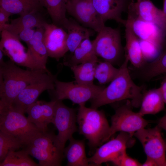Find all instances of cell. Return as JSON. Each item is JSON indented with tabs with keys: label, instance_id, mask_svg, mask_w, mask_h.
<instances>
[{
	"label": "cell",
	"instance_id": "cell-1",
	"mask_svg": "<svg viewBox=\"0 0 166 166\" xmlns=\"http://www.w3.org/2000/svg\"><path fill=\"white\" fill-rule=\"evenodd\" d=\"M49 72L24 70L10 60L0 65V114L10 108L14 99L23 89Z\"/></svg>",
	"mask_w": 166,
	"mask_h": 166
},
{
	"label": "cell",
	"instance_id": "cell-2",
	"mask_svg": "<svg viewBox=\"0 0 166 166\" xmlns=\"http://www.w3.org/2000/svg\"><path fill=\"white\" fill-rule=\"evenodd\" d=\"M129 60H125L119 68V72L110 84L104 88L97 96L91 100V107L98 108L117 101L130 99L132 105L136 107L141 105L143 94L142 86L133 81L128 69Z\"/></svg>",
	"mask_w": 166,
	"mask_h": 166
},
{
	"label": "cell",
	"instance_id": "cell-3",
	"mask_svg": "<svg viewBox=\"0 0 166 166\" xmlns=\"http://www.w3.org/2000/svg\"><path fill=\"white\" fill-rule=\"evenodd\" d=\"M77 118L79 132L90 148H97L107 141L110 126L103 111L79 105Z\"/></svg>",
	"mask_w": 166,
	"mask_h": 166
},
{
	"label": "cell",
	"instance_id": "cell-4",
	"mask_svg": "<svg viewBox=\"0 0 166 166\" xmlns=\"http://www.w3.org/2000/svg\"><path fill=\"white\" fill-rule=\"evenodd\" d=\"M64 148L57 135L48 129L41 131L22 147L38 160L40 166H61Z\"/></svg>",
	"mask_w": 166,
	"mask_h": 166
},
{
	"label": "cell",
	"instance_id": "cell-5",
	"mask_svg": "<svg viewBox=\"0 0 166 166\" xmlns=\"http://www.w3.org/2000/svg\"><path fill=\"white\" fill-rule=\"evenodd\" d=\"M104 87L94 84L85 85L75 82H65L57 79L54 89L48 90L51 100L69 99L74 104L85 105L96 97Z\"/></svg>",
	"mask_w": 166,
	"mask_h": 166
},
{
	"label": "cell",
	"instance_id": "cell-6",
	"mask_svg": "<svg viewBox=\"0 0 166 166\" xmlns=\"http://www.w3.org/2000/svg\"><path fill=\"white\" fill-rule=\"evenodd\" d=\"M0 130L18 138L23 145L42 131L25 117L24 113L11 107L0 114Z\"/></svg>",
	"mask_w": 166,
	"mask_h": 166
},
{
	"label": "cell",
	"instance_id": "cell-7",
	"mask_svg": "<svg viewBox=\"0 0 166 166\" xmlns=\"http://www.w3.org/2000/svg\"><path fill=\"white\" fill-rule=\"evenodd\" d=\"M92 42L95 54L104 61L113 64L122 55L123 47L120 30L118 28L105 26Z\"/></svg>",
	"mask_w": 166,
	"mask_h": 166
},
{
	"label": "cell",
	"instance_id": "cell-8",
	"mask_svg": "<svg viewBox=\"0 0 166 166\" xmlns=\"http://www.w3.org/2000/svg\"><path fill=\"white\" fill-rule=\"evenodd\" d=\"M0 50L10 60L18 65L26 67L31 70L49 71L37 62L30 51L22 45L16 36L6 30L1 32Z\"/></svg>",
	"mask_w": 166,
	"mask_h": 166
},
{
	"label": "cell",
	"instance_id": "cell-9",
	"mask_svg": "<svg viewBox=\"0 0 166 166\" xmlns=\"http://www.w3.org/2000/svg\"><path fill=\"white\" fill-rule=\"evenodd\" d=\"M161 129L158 125L152 128H144L133 136L141 143L147 157L154 160L157 166H166V142L162 136Z\"/></svg>",
	"mask_w": 166,
	"mask_h": 166
},
{
	"label": "cell",
	"instance_id": "cell-10",
	"mask_svg": "<svg viewBox=\"0 0 166 166\" xmlns=\"http://www.w3.org/2000/svg\"><path fill=\"white\" fill-rule=\"evenodd\" d=\"M133 135L121 132L115 138L97 148L93 155L88 158L92 166H100L104 163L112 162L116 158L126 151L127 148L133 145L135 140Z\"/></svg>",
	"mask_w": 166,
	"mask_h": 166
},
{
	"label": "cell",
	"instance_id": "cell-11",
	"mask_svg": "<svg viewBox=\"0 0 166 166\" xmlns=\"http://www.w3.org/2000/svg\"><path fill=\"white\" fill-rule=\"evenodd\" d=\"M57 74L53 75L50 71L45 73L21 92L14 100L11 107L24 113H26L28 107L37 101L43 92L54 89Z\"/></svg>",
	"mask_w": 166,
	"mask_h": 166
},
{
	"label": "cell",
	"instance_id": "cell-12",
	"mask_svg": "<svg viewBox=\"0 0 166 166\" xmlns=\"http://www.w3.org/2000/svg\"><path fill=\"white\" fill-rule=\"evenodd\" d=\"M65 2L67 12L82 26L97 33L105 26L91 0H69Z\"/></svg>",
	"mask_w": 166,
	"mask_h": 166
},
{
	"label": "cell",
	"instance_id": "cell-13",
	"mask_svg": "<svg viewBox=\"0 0 166 166\" xmlns=\"http://www.w3.org/2000/svg\"><path fill=\"white\" fill-rule=\"evenodd\" d=\"M111 121L107 141L118 132H126L133 136L135 132L145 128L149 123L138 112H134L125 105L117 109L111 117Z\"/></svg>",
	"mask_w": 166,
	"mask_h": 166
},
{
	"label": "cell",
	"instance_id": "cell-14",
	"mask_svg": "<svg viewBox=\"0 0 166 166\" xmlns=\"http://www.w3.org/2000/svg\"><path fill=\"white\" fill-rule=\"evenodd\" d=\"M76 122V110L65 105L62 100H56L53 124L58 130V138L64 147L66 141L77 130Z\"/></svg>",
	"mask_w": 166,
	"mask_h": 166
},
{
	"label": "cell",
	"instance_id": "cell-15",
	"mask_svg": "<svg viewBox=\"0 0 166 166\" xmlns=\"http://www.w3.org/2000/svg\"><path fill=\"white\" fill-rule=\"evenodd\" d=\"M44 41L49 57L57 61L69 51L67 33L62 27L46 22L43 25Z\"/></svg>",
	"mask_w": 166,
	"mask_h": 166
},
{
	"label": "cell",
	"instance_id": "cell-16",
	"mask_svg": "<svg viewBox=\"0 0 166 166\" xmlns=\"http://www.w3.org/2000/svg\"><path fill=\"white\" fill-rule=\"evenodd\" d=\"M126 20V22L129 25L140 40L152 42L163 48L166 38V33L159 26L128 14Z\"/></svg>",
	"mask_w": 166,
	"mask_h": 166
},
{
	"label": "cell",
	"instance_id": "cell-17",
	"mask_svg": "<svg viewBox=\"0 0 166 166\" xmlns=\"http://www.w3.org/2000/svg\"><path fill=\"white\" fill-rule=\"evenodd\" d=\"M128 14L139 19L155 24L166 33L162 10L150 0L132 1L127 5Z\"/></svg>",
	"mask_w": 166,
	"mask_h": 166
},
{
	"label": "cell",
	"instance_id": "cell-18",
	"mask_svg": "<svg viewBox=\"0 0 166 166\" xmlns=\"http://www.w3.org/2000/svg\"><path fill=\"white\" fill-rule=\"evenodd\" d=\"M56 101H37L27 108V118L41 130H48V124L53 123Z\"/></svg>",
	"mask_w": 166,
	"mask_h": 166
},
{
	"label": "cell",
	"instance_id": "cell-19",
	"mask_svg": "<svg viewBox=\"0 0 166 166\" xmlns=\"http://www.w3.org/2000/svg\"><path fill=\"white\" fill-rule=\"evenodd\" d=\"M96 11L104 22L113 20L125 25L126 20L121 14L127 5L126 0H91Z\"/></svg>",
	"mask_w": 166,
	"mask_h": 166
},
{
	"label": "cell",
	"instance_id": "cell-20",
	"mask_svg": "<svg viewBox=\"0 0 166 166\" xmlns=\"http://www.w3.org/2000/svg\"><path fill=\"white\" fill-rule=\"evenodd\" d=\"M124 26L126 40L125 57H127L133 66L140 68L144 65L145 59L142 51L140 40L126 22Z\"/></svg>",
	"mask_w": 166,
	"mask_h": 166
},
{
	"label": "cell",
	"instance_id": "cell-21",
	"mask_svg": "<svg viewBox=\"0 0 166 166\" xmlns=\"http://www.w3.org/2000/svg\"><path fill=\"white\" fill-rule=\"evenodd\" d=\"M42 10H36L11 20L4 30L16 36L20 30L25 28H38L43 26L46 22L41 13Z\"/></svg>",
	"mask_w": 166,
	"mask_h": 166
},
{
	"label": "cell",
	"instance_id": "cell-22",
	"mask_svg": "<svg viewBox=\"0 0 166 166\" xmlns=\"http://www.w3.org/2000/svg\"><path fill=\"white\" fill-rule=\"evenodd\" d=\"M63 28L67 31V45L72 53L83 40L90 38L93 33V30L81 26L72 18L67 19Z\"/></svg>",
	"mask_w": 166,
	"mask_h": 166
},
{
	"label": "cell",
	"instance_id": "cell-23",
	"mask_svg": "<svg viewBox=\"0 0 166 166\" xmlns=\"http://www.w3.org/2000/svg\"><path fill=\"white\" fill-rule=\"evenodd\" d=\"M69 140L68 146L64 150V155L67 161L66 166H92L86 156L84 141L75 140L73 137Z\"/></svg>",
	"mask_w": 166,
	"mask_h": 166
},
{
	"label": "cell",
	"instance_id": "cell-24",
	"mask_svg": "<svg viewBox=\"0 0 166 166\" xmlns=\"http://www.w3.org/2000/svg\"><path fill=\"white\" fill-rule=\"evenodd\" d=\"M44 34L43 26L36 28L33 38L26 44L34 60L47 69L46 64L49 56L44 41Z\"/></svg>",
	"mask_w": 166,
	"mask_h": 166
},
{
	"label": "cell",
	"instance_id": "cell-25",
	"mask_svg": "<svg viewBox=\"0 0 166 166\" xmlns=\"http://www.w3.org/2000/svg\"><path fill=\"white\" fill-rule=\"evenodd\" d=\"M165 104L159 88L149 90L143 94L138 113L142 116L155 114L164 109Z\"/></svg>",
	"mask_w": 166,
	"mask_h": 166
},
{
	"label": "cell",
	"instance_id": "cell-26",
	"mask_svg": "<svg viewBox=\"0 0 166 166\" xmlns=\"http://www.w3.org/2000/svg\"><path fill=\"white\" fill-rule=\"evenodd\" d=\"M97 57L70 68L73 72L76 83L85 85L93 84L96 66L99 62Z\"/></svg>",
	"mask_w": 166,
	"mask_h": 166
},
{
	"label": "cell",
	"instance_id": "cell-27",
	"mask_svg": "<svg viewBox=\"0 0 166 166\" xmlns=\"http://www.w3.org/2000/svg\"><path fill=\"white\" fill-rule=\"evenodd\" d=\"M0 7L11 13L19 16L36 10H42L43 7L38 0H0Z\"/></svg>",
	"mask_w": 166,
	"mask_h": 166
},
{
	"label": "cell",
	"instance_id": "cell-28",
	"mask_svg": "<svg viewBox=\"0 0 166 166\" xmlns=\"http://www.w3.org/2000/svg\"><path fill=\"white\" fill-rule=\"evenodd\" d=\"M97 57L95 54L92 42L90 38L83 40L64 64L70 67Z\"/></svg>",
	"mask_w": 166,
	"mask_h": 166
},
{
	"label": "cell",
	"instance_id": "cell-29",
	"mask_svg": "<svg viewBox=\"0 0 166 166\" xmlns=\"http://www.w3.org/2000/svg\"><path fill=\"white\" fill-rule=\"evenodd\" d=\"M49 15L52 23L63 28L68 18L65 0H38Z\"/></svg>",
	"mask_w": 166,
	"mask_h": 166
},
{
	"label": "cell",
	"instance_id": "cell-30",
	"mask_svg": "<svg viewBox=\"0 0 166 166\" xmlns=\"http://www.w3.org/2000/svg\"><path fill=\"white\" fill-rule=\"evenodd\" d=\"M24 149L18 151L10 152L4 160L0 163V166H37Z\"/></svg>",
	"mask_w": 166,
	"mask_h": 166
},
{
	"label": "cell",
	"instance_id": "cell-31",
	"mask_svg": "<svg viewBox=\"0 0 166 166\" xmlns=\"http://www.w3.org/2000/svg\"><path fill=\"white\" fill-rule=\"evenodd\" d=\"M164 43L166 45L165 40ZM163 47L164 49L144 70V76L146 79H150L166 73V46L163 45Z\"/></svg>",
	"mask_w": 166,
	"mask_h": 166
},
{
	"label": "cell",
	"instance_id": "cell-32",
	"mask_svg": "<svg viewBox=\"0 0 166 166\" xmlns=\"http://www.w3.org/2000/svg\"><path fill=\"white\" fill-rule=\"evenodd\" d=\"M23 143L18 138L0 130V162H2L11 151L22 148Z\"/></svg>",
	"mask_w": 166,
	"mask_h": 166
},
{
	"label": "cell",
	"instance_id": "cell-33",
	"mask_svg": "<svg viewBox=\"0 0 166 166\" xmlns=\"http://www.w3.org/2000/svg\"><path fill=\"white\" fill-rule=\"evenodd\" d=\"M119 70V69L115 67L110 62L105 61H99L95 68V78L100 84H105L111 81Z\"/></svg>",
	"mask_w": 166,
	"mask_h": 166
},
{
	"label": "cell",
	"instance_id": "cell-34",
	"mask_svg": "<svg viewBox=\"0 0 166 166\" xmlns=\"http://www.w3.org/2000/svg\"><path fill=\"white\" fill-rule=\"evenodd\" d=\"M140 40V39H139ZM140 44L143 56L146 59L148 57H157L161 48L147 41L140 40Z\"/></svg>",
	"mask_w": 166,
	"mask_h": 166
},
{
	"label": "cell",
	"instance_id": "cell-35",
	"mask_svg": "<svg viewBox=\"0 0 166 166\" xmlns=\"http://www.w3.org/2000/svg\"><path fill=\"white\" fill-rule=\"evenodd\" d=\"M112 163L118 166H141L142 164L137 160L129 156L126 151L116 158Z\"/></svg>",
	"mask_w": 166,
	"mask_h": 166
},
{
	"label": "cell",
	"instance_id": "cell-36",
	"mask_svg": "<svg viewBox=\"0 0 166 166\" xmlns=\"http://www.w3.org/2000/svg\"><path fill=\"white\" fill-rule=\"evenodd\" d=\"M35 30L31 28H24L20 31L16 36L20 40L27 43L33 38Z\"/></svg>",
	"mask_w": 166,
	"mask_h": 166
},
{
	"label": "cell",
	"instance_id": "cell-37",
	"mask_svg": "<svg viewBox=\"0 0 166 166\" xmlns=\"http://www.w3.org/2000/svg\"><path fill=\"white\" fill-rule=\"evenodd\" d=\"M12 14L0 7V31L3 30L8 24L9 17Z\"/></svg>",
	"mask_w": 166,
	"mask_h": 166
},
{
	"label": "cell",
	"instance_id": "cell-38",
	"mask_svg": "<svg viewBox=\"0 0 166 166\" xmlns=\"http://www.w3.org/2000/svg\"><path fill=\"white\" fill-rule=\"evenodd\" d=\"M165 104H166V76L162 80L159 88Z\"/></svg>",
	"mask_w": 166,
	"mask_h": 166
},
{
	"label": "cell",
	"instance_id": "cell-39",
	"mask_svg": "<svg viewBox=\"0 0 166 166\" xmlns=\"http://www.w3.org/2000/svg\"><path fill=\"white\" fill-rule=\"evenodd\" d=\"M158 125L166 131V114L160 119Z\"/></svg>",
	"mask_w": 166,
	"mask_h": 166
},
{
	"label": "cell",
	"instance_id": "cell-40",
	"mask_svg": "<svg viewBox=\"0 0 166 166\" xmlns=\"http://www.w3.org/2000/svg\"><path fill=\"white\" fill-rule=\"evenodd\" d=\"M142 166H157L155 162L152 159L147 157V159L145 162L142 164Z\"/></svg>",
	"mask_w": 166,
	"mask_h": 166
},
{
	"label": "cell",
	"instance_id": "cell-41",
	"mask_svg": "<svg viewBox=\"0 0 166 166\" xmlns=\"http://www.w3.org/2000/svg\"><path fill=\"white\" fill-rule=\"evenodd\" d=\"M163 7L162 10L164 23L166 27V0H163Z\"/></svg>",
	"mask_w": 166,
	"mask_h": 166
},
{
	"label": "cell",
	"instance_id": "cell-42",
	"mask_svg": "<svg viewBox=\"0 0 166 166\" xmlns=\"http://www.w3.org/2000/svg\"><path fill=\"white\" fill-rule=\"evenodd\" d=\"M4 55L3 52L0 50V65L4 64L5 62L4 60Z\"/></svg>",
	"mask_w": 166,
	"mask_h": 166
},
{
	"label": "cell",
	"instance_id": "cell-43",
	"mask_svg": "<svg viewBox=\"0 0 166 166\" xmlns=\"http://www.w3.org/2000/svg\"><path fill=\"white\" fill-rule=\"evenodd\" d=\"M65 0V1H67L69 0Z\"/></svg>",
	"mask_w": 166,
	"mask_h": 166
},
{
	"label": "cell",
	"instance_id": "cell-44",
	"mask_svg": "<svg viewBox=\"0 0 166 166\" xmlns=\"http://www.w3.org/2000/svg\"></svg>",
	"mask_w": 166,
	"mask_h": 166
}]
</instances>
